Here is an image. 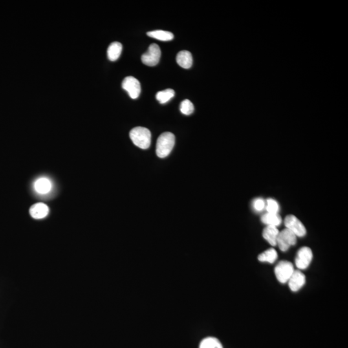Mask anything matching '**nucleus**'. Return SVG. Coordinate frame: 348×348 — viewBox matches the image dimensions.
<instances>
[{"instance_id":"nucleus-3","label":"nucleus","mask_w":348,"mask_h":348,"mask_svg":"<svg viewBox=\"0 0 348 348\" xmlns=\"http://www.w3.org/2000/svg\"><path fill=\"white\" fill-rule=\"evenodd\" d=\"M294 267L291 262L287 261H280L275 268V274L280 283H288L294 272Z\"/></svg>"},{"instance_id":"nucleus-8","label":"nucleus","mask_w":348,"mask_h":348,"mask_svg":"<svg viewBox=\"0 0 348 348\" xmlns=\"http://www.w3.org/2000/svg\"><path fill=\"white\" fill-rule=\"evenodd\" d=\"M123 89L126 90L132 99H137L141 93V85L140 81L133 76H128L124 79L122 83Z\"/></svg>"},{"instance_id":"nucleus-16","label":"nucleus","mask_w":348,"mask_h":348,"mask_svg":"<svg viewBox=\"0 0 348 348\" xmlns=\"http://www.w3.org/2000/svg\"><path fill=\"white\" fill-rule=\"evenodd\" d=\"M278 257L277 251L274 248H270L264 251L258 256V260L261 262H266L271 264L274 263Z\"/></svg>"},{"instance_id":"nucleus-22","label":"nucleus","mask_w":348,"mask_h":348,"mask_svg":"<svg viewBox=\"0 0 348 348\" xmlns=\"http://www.w3.org/2000/svg\"><path fill=\"white\" fill-rule=\"evenodd\" d=\"M252 206L255 211L261 212L265 209L266 202L262 198H257L253 200Z\"/></svg>"},{"instance_id":"nucleus-10","label":"nucleus","mask_w":348,"mask_h":348,"mask_svg":"<svg viewBox=\"0 0 348 348\" xmlns=\"http://www.w3.org/2000/svg\"><path fill=\"white\" fill-rule=\"evenodd\" d=\"M52 184L51 180L45 177H39L34 181V189L37 193L45 195L51 191Z\"/></svg>"},{"instance_id":"nucleus-5","label":"nucleus","mask_w":348,"mask_h":348,"mask_svg":"<svg viewBox=\"0 0 348 348\" xmlns=\"http://www.w3.org/2000/svg\"><path fill=\"white\" fill-rule=\"evenodd\" d=\"M161 54L162 52L159 45L156 43L151 44L147 52L142 55V62L149 67H154L160 61Z\"/></svg>"},{"instance_id":"nucleus-20","label":"nucleus","mask_w":348,"mask_h":348,"mask_svg":"<svg viewBox=\"0 0 348 348\" xmlns=\"http://www.w3.org/2000/svg\"><path fill=\"white\" fill-rule=\"evenodd\" d=\"M180 111L184 115H190L194 111V106L190 100H185L180 103Z\"/></svg>"},{"instance_id":"nucleus-11","label":"nucleus","mask_w":348,"mask_h":348,"mask_svg":"<svg viewBox=\"0 0 348 348\" xmlns=\"http://www.w3.org/2000/svg\"><path fill=\"white\" fill-rule=\"evenodd\" d=\"M29 213L35 219H41L47 216L49 213V208L43 202H38L30 207Z\"/></svg>"},{"instance_id":"nucleus-9","label":"nucleus","mask_w":348,"mask_h":348,"mask_svg":"<svg viewBox=\"0 0 348 348\" xmlns=\"http://www.w3.org/2000/svg\"><path fill=\"white\" fill-rule=\"evenodd\" d=\"M288 283L290 290L292 292H298L305 285V275L302 273L301 271L295 270Z\"/></svg>"},{"instance_id":"nucleus-17","label":"nucleus","mask_w":348,"mask_h":348,"mask_svg":"<svg viewBox=\"0 0 348 348\" xmlns=\"http://www.w3.org/2000/svg\"><path fill=\"white\" fill-rule=\"evenodd\" d=\"M149 37H153L161 41H171L174 39L173 33L165 30H154V31L147 32Z\"/></svg>"},{"instance_id":"nucleus-18","label":"nucleus","mask_w":348,"mask_h":348,"mask_svg":"<svg viewBox=\"0 0 348 348\" xmlns=\"http://www.w3.org/2000/svg\"><path fill=\"white\" fill-rule=\"evenodd\" d=\"M199 348H223L217 338L209 337L204 339L200 343Z\"/></svg>"},{"instance_id":"nucleus-21","label":"nucleus","mask_w":348,"mask_h":348,"mask_svg":"<svg viewBox=\"0 0 348 348\" xmlns=\"http://www.w3.org/2000/svg\"><path fill=\"white\" fill-rule=\"evenodd\" d=\"M265 209L267 213L278 214L279 205L277 200L273 199H268L266 201Z\"/></svg>"},{"instance_id":"nucleus-13","label":"nucleus","mask_w":348,"mask_h":348,"mask_svg":"<svg viewBox=\"0 0 348 348\" xmlns=\"http://www.w3.org/2000/svg\"><path fill=\"white\" fill-rule=\"evenodd\" d=\"M279 233V231L277 227L267 226L263 230V236L271 245L275 246L277 245Z\"/></svg>"},{"instance_id":"nucleus-7","label":"nucleus","mask_w":348,"mask_h":348,"mask_svg":"<svg viewBox=\"0 0 348 348\" xmlns=\"http://www.w3.org/2000/svg\"><path fill=\"white\" fill-rule=\"evenodd\" d=\"M313 252L309 247L304 246L297 253L296 265L299 270H305L311 264Z\"/></svg>"},{"instance_id":"nucleus-4","label":"nucleus","mask_w":348,"mask_h":348,"mask_svg":"<svg viewBox=\"0 0 348 348\" xmlns=\"http://www.w3.org/2000/svg\"><path fill=\"white\" fill-rule=\"evenodd\" d=\"M297 236L294 233L287 228L279 232L277 240V245L279 246L280 250L286 252L290 246H294L297 243Z\"/></svg>"},{"instance_id":"nucleus-19","label":"nucleus","mask_w":348,"mask_h":348,"mask_svg":"<svg viewBox=\"0 0 348 348\" xmlns=\"http://www.w3.org/2000/svg\"><path fill=\"white\" fill-rule=\"evenodd\" d=\"M174 96H175L174 90L169 89L158 92L156 94V99L161 104H165L173 98Z\"/></svg>"},{"instance_id":"nucleus-6","label":"nucleus","mask_w":348,"mask_h":348,"mask_svg":"<svg viewBox=\"0 0 348 348\" xmlns=\"http://www.w3.org/2000/svg\"><path fill=\"white\" fill-rule=\"evenodd\" d=\"M285 225L286 228L294 233L297 237H304L306 234L305 225L294 215H289L286 217Z\"/></svg>"},{"instance_id":"nucleus-12","label":"nucleus","mask_w":348,"mask_h":348,"mask_svg":"<svg viewBox=\"0 0 348 348\" xmlns=\"http://www.w3.org/2000/svg\"><path fill=\"white\" fill-rule=\"evenodd\" d=\"M176 61L178 65L185 69H188L193 63L192 56L190 52L187 50H182L178 53L176 57Z\"/></svg>"},{"instance_id":"nucleus-15","label":"nucleus","mask_w":348,"mask_h":348,"mask_svg":"<svg viewBox=\"0 0 348 348\" xmlns=\"http://www.w3.org/2000/svg\"><path fill=\"white\" fill-rule=\"evenodd\" d=\"M261 221L266 225L277 227L281 224L282 218L279 214L266 212L262 215Z\"/></svg>"},{"instance_id":"nucleus-14","label":"nucleus","mask_w":348,"mask_h":348,"mask_svg":"<svg viewBox=\"0 0 348 348\" xmlns=\"http://www.w3.org/2000/svg\"><path fill=\"white\" fill-rule=\"evenodd\" d=\"M123 46L120 42L112 43L107 50V56L109 60L115 61L122 54Z\"/></svg>"},{"instance_id":"nucleus-2","label":"nucleus","mask_w":348,"mask_h":348,"mask_svg":"<svg viewBox=\"0 0 348 348\" xmlns=\"http://www.w3.org/2000/svg\"><path fill=\"white\" fill-rule=\"evenodd\" d=\"M131 138L134 144L142 149H149L151 143V132L147 128L137 127L130 132Z\"/></svg>"},{"instance_id":"nucleus-1","label":"nucleus","mask_w":348,"mask_h":348,"mask_svg":"<svg viewBox=\"0 0 348 348\" xmlns=\"http://www.w3.org/2000/svg\"><path fill=\"white\" fill-rule=\"evenodd\" d=\"M175 145V136L171 132H164L158 138L156 145V154L159 158L167 157Z\"/></svg>"}]
</instances>
